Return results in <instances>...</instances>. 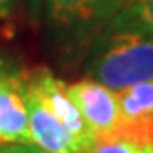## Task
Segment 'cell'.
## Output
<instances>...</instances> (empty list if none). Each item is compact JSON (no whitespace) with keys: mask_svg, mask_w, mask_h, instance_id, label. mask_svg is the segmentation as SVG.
Listing matches in <instances>:
<instances>
[{"mask_svg":"<svg viewBox=\"0 0 153 153\" xmlns=\"http://www.w3.org/2000/svg\"><path fill=\"white\" fill-rule=\"evenodd\" d=\"M91 79L113 92L153 79V35L127 6L94 37L89 56Z\"/></svg>","mask_w":153,"mask_h":153,"instance_id":"cell-1","label":"cell"},{"mask_svg":"<svg viewBox=\"0 0 153 153\" xmlns=\"http://www.w3.org/2000/svg\"><path fill=\"white\" fill-rule=\"evenodd\" d=\"M46 19L70 39H85L100 30L129 0H39Z\"/></svg>","mask_w":153,"mask_h":153,"instance_id":"cell-2","label":"cell"},{"mask_svg":"<svg viewBox=\"0 0 153 153\" xmlns=\"http://www.w3.org/2000/svg\"><path fill=\"white\" fill-rule=\"evenodd\" d=\"M24 76V81L33 89L45 105L57 116V120L68 129V133L76 138V142L79 144L81 151L85 153L92 144H94V135L91 133V129L87 127L85 120L81 113L78 111L74 100L68 94V85L56 78L52 72L46 68H35Z\"/></svg>","mask_w":153,"mask_h":153,"instance_id":"cell-3","label":"cell"},{"mask_svg":"<svg viewBox=\"0 0 153 153\" xmlns=\"http://www.w3.org/2000/svg\"><path fill=\"white\" fill-rule=\"evenodd\" d=\"M68 94L94 138L113 133L122 118L116 92L94 79H79L68 85Z\"/></svg>","mask_w":153,"mask_h":153,"instance_id":"cell-4","label":"cell"},{"mask_svg":"<svg viewBox=\"0 0 153 153\" xmlns=\"http://www.w3.org/2000/svg\"><path fill=\"white\" fill-rule=\"evenodd\" d=\"M0 144H31L24 78L11 70L0 78Z\"/></svg>","mask_w":153,"mask_h":153,"instance_id":"cell-5","label":"cell"},{"mask_svg":"<svg viewBox=\"0 0 153 153\" xmlns=\"http://www.w3.org/2000/svg\"><path fill=\"white\" fill-rule=\"evenodd\" d=\"M24 87H26V105H28L31 144L46 153H83L76 138L57 120V116L45 105L39 94L26 81Z\"/></svg>","mask_w":153,"mask_h":153,"instance_id":"cell-6","label":"cell"},{"mask_svg":"<svg viewBox=\"0 0 153 153\" xmlns=\"http://www.w3.org/2000/svg\"><path fill=\"white\" fill-rule=\"evenodd\" d=\"M120 116L124 120H137L153 114V79L133 85L118 92Z\"/></svg>","mask_w":153,"mask_h":153,"instance_id":"cell-7","label":"cell"},{"mask_svg":"<svg viewBox=\"0 0 153 153\" xmlns=\"http://www.w3.org/2000/svg\"><path fill=\"white\" fill-rule=\"evenodd\" d=\"M85 153H153L149 148L137 146L129 140L116 137H98Z\"/></svg>","mask_w":153,"mask_h":153,"instance_id":"cell-8","label":"cell"},{"mask_svg":"<svg viewBox=\"0 0 153 153\" xmlns=\"http://www.w3.org/2000/svg\"><path fill=\"white\" fill-rule=\"evenodd\" d=\"M127 9L153 35V0H129Z\"/></svg>","mask_w":153,"mask_h":153,"instance_id":"cell-9","label":"cell"},{"mask_svg":"<svg viewBox=\"0 0 153 153\" xmlns=\"http://www.w3.org/2000/svg\"><path fill=\"white\" fill-rule=\"evenodd\" d=\"M17 0H0V22H6L15 13Z\"/></svg>","mask_w":153,"mask_h":153,"instance_id":"cell-10","label":"cell"},{"mask_svg":"<svg viewBox=\"0 0 153 153\" xmlns=\"http://www.w3.org/2000/svg\"><path fill=\"white\" fill-rule=\"evenodd\" d=\"M11 148V153H46L41 148L33 146V144H26V146H9Z\"/></svg>","mask_w":153,"mask_h":153,"instance_id":"cell-11","label":"cell"},{"mask_svg":"<svg viewBox=\"0 0 153 153\" xmlns=\"http://www.w3.org/2000/svg\"><path fill=\"white\" fill-rule=\"evenodd\" d=\"M9 72V68H7V65L4 63V61H0V78H2L4 74H7Z\"/></svg>","mask_w":153,"mask_h":153,"instance_id":"cell-12","label":"cell"},{"mask_svg":"<svg viewBox=\"0 0 153 153\" xmlns=\"http://www.w3.org/2000/svg\"><path fill=\"white\" fill-rule=\"evenodd\" d=\"M0 153H11V148L9 146H0Z\"/></svg>","mask_w":153,"mask_h":153,"instance_id":"cell-13","label":"cell"}]
</instances>
